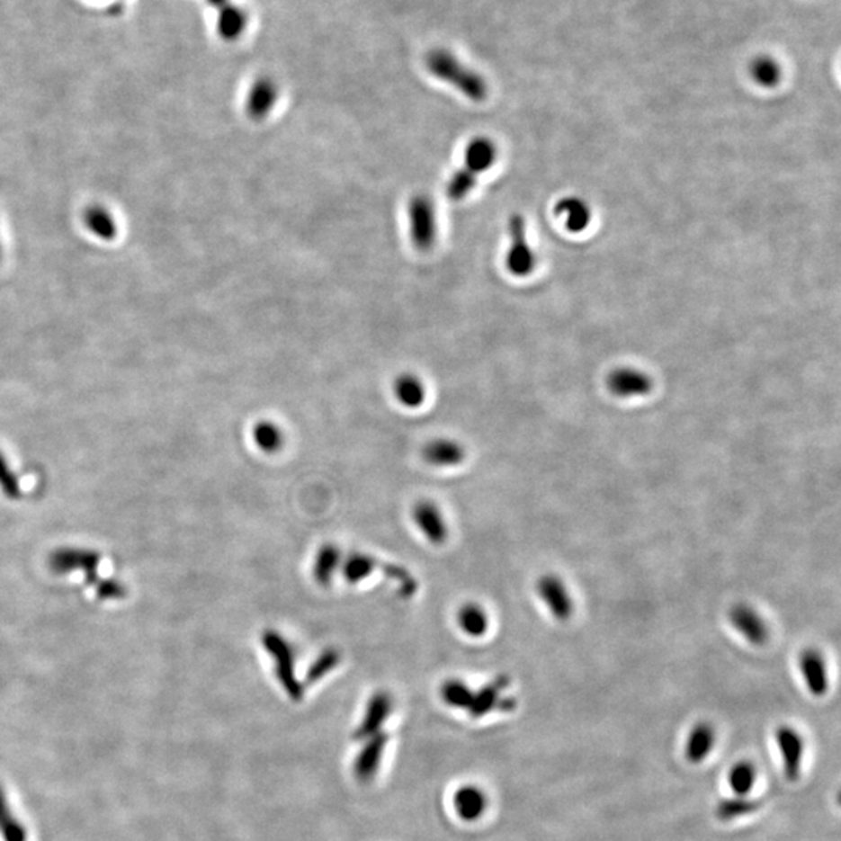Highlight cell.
I'll list each match as a JSON object with an SVG mask.
<instances>
[{
	"mask_svg": "<svg viewBox=\"0 0 841 841\" xmlns=\"http://www.w3.org/2000/svg\"><path fill=\"white\" fill-rule=\"evenodd\" d=\"M425 69L432 76L451 85L457 91L463 94L466 99L472 102H483L487 99L488 86L483 76L470 69V66L461 63L452 52L447 49H434L425 55Z\"/></svg>",
	"mask_w": 841,
	"mask_h": 841,
	"instance_id": "obj_1",
	"label": "cell"
},
{
	"mask_svg": "<svg viewBox=\"0 0 841 841\" xmlns=\"http://www.w3.org/2000/svg\"><path fill=\"white\" fill-rule=\"evenodd\" d=\"M262 645L270 653L274 662V670L278 675L279 683L282 684L285 692L298 700L301 698L302 687L295 675V651L291 642L274 630H267L262 634Z\"/></svg>",
	"mask_w": 841,
	"mask_h": 841,
	"instance_id": "obj_2",
	"label": "cell"
},
{
	"mask_svg": "<svg viewBox=\"0 0 841 841\" xmlns=\"http://www.w3.org/2000/svg\"><path fill=\"white\" fill-rule=\"evenodd\" d=\"M102 555L99 551L80 549V547H59L49 557V566L52 572L58 575L83 572L87 585L95 586L99 583V568Z\"/></svg>",
	"mask_w": 841,
	"mask_h": 841,
	"instance_id": "obj_3",
	"label": "cell"
},
{
	"mask_svg": "<svg viewBox=\"0 0 841 841\" xmlns=\"http://www.w3.org/2000/svg\"><path fill=\"white\" fill-rule=\"evenodd\" d=\"M408 221L413 246L421 253L434 248L436 242V210L432 198L418 193L408 203Z\"/></svg>",
	"mask_w": 841,
	"mask_h": 841,
	"instance_id": "obj_4",
	"label": "cell"
},
{
	"mask_svg": "<svg viewBox=\"0 0 841 841\" xmlns=\"http://www.w3.org/2000/svg\"><path fill=\"white\" fill-rule=\"evenodd\" d=\"M511 246L506 255V268L511 274L523 278L532 273L534 268V253L525 237V221L521 214L510 217Z\"/></svg>",
	"mask_w": 841,
	"mask_h": 841,
	"instance_id": "obj_5",
	"label": "cell"
},
{
	"mask_svg": "<svg viewBox=\"0 0 841 841\" xmlns=\"http://www.w3.org/2000/svg\"><path fill=\"white\" fill-rule=\"evenodd\" d=\"M536 592L546 604L547 610L550 611V614L557 621L564 622L570 619V615L574 613V602L559 577L553 574L542 575L536 583Z\"/></svg>",
	"mask_w": 841,
	"mask_h": 841,
	"instance_id": "obj_6",
	"label": "cell"
},
{
	"mask_svg": "<svg viewBox=\"0 0 841 841\" xmlns=\"http://www.w3.org/2000/svg\"><path fill=\"white\" fill-rule=\"evenodd\" d=\"M279 99L278 85L272 76H261L255 78L251 85L248 95H246V103L245 111L255 122L265 121Z\"/></svg>",
	"mask_w": 841,
	"mask_h": 841,
	"instance_id": "obj_7",
	"label": "cell"
},
{
	"mask_svg": "<svg viewBox=\"0 0 841 841\" xmlns=\"http://www.w3.org/2000/svg\"><path fill=\"white\" fill-rule=\"evenodd\" d=\"M774 740L781 753L783 774L785 778L793 783L800 778L801 764H802V756H804V740L795 728L787 725L776 728Z\"/></svg>",
	"mask_w": 841,
	"mask_h": 841,
	"instance_id": "obj_8",
	"label": "cell"
},
{
	"mask_svg": "<svg viewBox=\"0 0 841 841\" xmlns=\"http://www.w3.org/2000/svg\"><path fill=\"white\" fill-rule=\"evenodd\" d=\"M413 523H416L419 532L425 536V540L442 546L449 536L446 519L442 510L432 500H419L412 510Z\"/></svg>",
	"mask_w": 841,
	"mask_h": 841,
	"instance_id": "obj_9",
	"label": "cell"
},
{
	"mask_svg": "<svg viewBox=\"0 0 841 841\" xmlns=\"http://www.w3.org/2000/svg\"><path fill=\"white\" fill-rule=\"evenodd\" d=\"M217 13V33L225 41H236L248 27V13L232 0H206Z\"/></svg>",
	"mask_w": 841,
	"mask_h": 841,
	"instance_id": "obj_10",
	"label": "cell"
},
{
	"mask_svg": "<svg viewBox=\"0 0 841 841\" xmlns=\"http://www.w3.org/2000/svg\"><path fill=\"white\" fill-rule=\"evenodd\" d=\"M732 627L748 640L749 644L762 645L768 639V628L757 611L748 604H737L729 613Z\"/></svg>",
	"mask_w": 841,
	"mask_h": 841,
	"instance_id": "obj_11",
	"label": "cell"
},
{
	"mask_svg": "<svg viewBox=\"0 0 841 841\" xmlns=\"http://www.w3.org/2000/svg\"><path fill=\"white\" fill-rule=\"evenodd\" d=\"M651 379L645 372L622 368L611 372L608 378V389L611 393L619 398H634V396L649 395L651 391Z\"/></svg>",
	"mask_w": 841,
	"mask_h": 841,
	"instance_id": "obj_12",
	"label": "cell"
},
{
	"mask_svg": "<svg viewBox=\"0 0 841 841\" xmlns=\"http://www.w3.org/2000/svg\"><path fill=\"white\" fill-rule=\"evenodd\" d=\"M800 670L802 679L806 683L807 691L813 696H824L829 689L828 668L823 656L819 651L804 650L800 656Z\"/></svg>",
	"mask_w": 841,
	"mask_h": 841,
	"instance_id": "obj_13",
	"label": "cell"
},
{
	"mask_svg": "<svg viewBox=\"0 0 841 841\" xmlns=\"http://www.w3.org/2000/svg\"><path fill=\"white\" fill-rule=\"evenodd\" d=\"M496 157H497V148L493 140L488 139L485 136H477L474 139H470L464 148L461 168L477 178V174L487 172L488 168L496 163Z\"/></svg>",
	"mask_w": 841,
	"mask_h": 841,
	"instance_id": "obj_14",
	"label": "cell"
},
{
	"mask_svg": "<svg viewBox=\"0 0 841 841\" xmlns=\"http://www.w3.org/2000/svg\"><path fill=\"white\" fill-rule=\"evenodd\" d=\"M464 447L451 438H435L423 449V459L436 468H453L463 463Z\"/></svg>",
	"mask_w": 841,
	"mask_h": 841,
	"instance_id": "obj_15",
	"label": "cell"
},
{
	"mask_svg": "<svg viewBox=\"0 0 841 841\" xmlns=\"http://www.w3.org/2000/svg\"><path fill=\"white\" fill-rule=\"evenodd\" d=\"M82 220L87 231L100 240L111 242L119 234L114 215L111 214L110 210L102 204L87 206L86 210H83Z\"/></svg>",
	"mask_w": 841,
	"mask_h": 841,
	"instance_id": "obj_16",
	"label": "cell"
},
{
	"mask_svg": "<svg viewBox=\"0 0 841 841\" xmlns=\"http://www.w3.org/2000/svg\"><path fill=\"white\" fill-rule=\"evenodd\" d=\"M715 732L714 728L709 723H696L692 728L687 740H685L684 755L685 759L691 764H702L706 759L711 751L714 748Z\"/></svg>",
	"mask_w": 841,
	"mask_h": 841,
	"instance_id": "obj_17",
	"label": "cell"
},
{
	"mask_svg": "<svg viewBox=\"0 0 841 841\" xmlns=\"http://www.w3.org/2000/svg\"><path fill=\"white\" fill-rule=\"evenodd\" d=\"M342 551L334 544H325L315 553L312 574L319 586H329L336 572L342 568Z\"/></svg>",
	"mask_w": 841,
	"mask_h": 841,
	"instance_id": "obj_18",
	"label": "cell"
},
{
	"mask_svg": "<svg viewBox=\"0 0 841 841\" xmlns=\"http://www.w3.org/2000/svg\"><path fill=\"white\" fill-rule=\"evenodd\" d=\"M393 389L396 399L406 408H419L425 400V385L412 372H404L398 376Z\"/></svg>",
	"mask_w": 841,
	"mask_h": 841,
	"instance_id": "obj_19",
	"label": "cell"
},
{
	"mask_svg": "<svg viewBox=\"0 0 841 841\" xmlns=\"http://www.w3.org/2000/svg\"><path fill=\"white\" fill-rule=\"evenodd\" d=\"M453 804L457 809L460 819L466 821H476L482 817L487 809V796L482 790L474 785H466L457 792L453 798Z\"/></svg>",
	"mask_w": 841,
	"mask_h": 841,
	"instance_id": "obj_20",
	"label": "cell"
},
{
	"mask_svg": "<svg viewBox=\"0 0 841 841\" xmlns=\"http://www.w3.org/2000/svg\"><path fill=\"white\" fill-rule=\"evenodd\" d=\"M760 806H762L760 801L751 796H728L717 802L715 819H719L720 821H734V819H743L747 815L757 812Z\"/></svg>",
	"mask_w": 841,
	"mask_h": 841,
	"instance_id": "obj_21",
	"label": "cell"
},
{
	"mask_svg": "<svg viewBox=\"0 0 841 841\" xmlns=\"http://www.w3.org/2000/svg\"><path fill=\"white\" fill-rule=\"evenodd\" d=\"M457 622L460 630L470 638H482L489 628L487 611L477 604H463L457 614Z\"/></svg>",
	"mask_w": 841,
	"mask_h": 841,
	"instance_id": "obj_22",
	"label": "cell"
},
{
	"mask_svg": "<svg viewBox=\"0 0 841 841\" xmlns=\"http://www.w3.org/2000/svg\"><path fill=\"white\" fill-rule=\"evenodd\" d=\"M557 215H564L566 228L570 232H581L589 225L591 210L580 198H564L557 204Z\"/></svg>",
	"mask_w": 841,
	"mask_h": 841,
	"instance_id": "obj_23",
	"label": "cell"
},
{
	"mask_svg": "<svg viewBox=\"0 0 841 841\" xmlns=\"http://www.w3.org/2000/svg\"><path fill=\"white\" fill-rule=\"evenodd\" d=\"M376 568H378V561L371 555L354 551L343 559L340 568H342L344 580L348 581L349 585H359L362 581H365L376 570Z\"/></svg>",
	"mask_w": 841,
	"mask_h": 841,
	"instance_id": "obj_24",
	"label": "cell"
},
{
	"mask_svg": "<svg viewBox=\"0 0 841 841\" xmlns=\"http://www.w3.org/2000/svg\"><path fill=\"white\" fill-rule=\"evenodd\" d=\"M253 442L265 453H276L284 447V432L273 421H259L253 427Z\"/></svg>",
	"mask_w": 841,
	"mask_h": 841,
	"instance_id": "obj_25",
	"label": "cell"
},
{
	"mask_svg": "<svg viewBox=\"0 0 841 841\" xmlns=\"http://www.w3.org/2000/svg\"><path fill=\"white\" fill-rule=\"evenodd\" d=\"M389 712H391V700L387 693H378L372 696L368 702L365 719L360 725L357 736H366V734L378 731L379 726H382L383 721L389 719Z\"/></svg>",
	"mask_w": 841,
	"mask_h": 841,
	"instance_id": "obj_26",
	"label": "cell"
},
{
	"mask_svg": "<svg viewBox=\"0 0 841 841\" xmlns=\"http://www.w3.org/2000/svg\"><path fill=\"white\" fill-rule=\"evenodd\" d=\"M756 779L757 772L749 760H738L728 772V785L732 795L749 796L751 790L755 789Z\"/></svg>",
	"mask_w": 841,
	"mask_h": 841,
	"instance_id": "obj_27",
	"label": "cell"
},
{
	"mask_svg": "<svg viewBox=\"0 0 841 841\" xmlns=\"http://www.w3.org/2000/svg\"><path fill=\"white\" fill-rule=\"evenodd\" d=\"M0 836L4 841H27V830L10 807L5 790L0 785Z\"/></svg>",
	"mask_w": 841,
	"mask_h": 841,
	"instance_id": "obj_28",
	"label": "cell"
},
{
	"mask_svg": "<svg viewBox=\"0 0 841 841\" xmlns=\"http://www.w3.org/2000/svg\"><path fill=\"white\" fill-rule=\"evenodd\" d=\"M506 684H508L506 678L496 679L491 684L485 685L482 691H479V693H474L470 706V714L474 717H482L489 711L497 708L500 702V692L504 691Z\"/></svg>",
	"mask_w": 841,
	"mask_h": 841,
	"instance_id": "obj_29",
	"label": "cell"
},
{
	"mask_svg": "<svg viewBox=\"0 0 841 841\" xmlns=\"http://www.w3.org/2000/svg\"><path fill=\"white\" fill-rule=\"evenodd\" d=\"M443 700L457 709H470L474 692L460 679H449L442 687Z\"/></svg>",
	"mask_w": 841,
	"mask_h": 841,
	"instance_id": "obj_30",
	"label": "cell"
},
{
	"mask_svg": "<svg viewBox=\"0 0 841 841\" xmlns=\"http://www.w3.org/2000/svg\"><path fill=\"white\" fill-rule=\"evenodd\" d=\"M477 178L472 176L470 172L460 167L457 172H453L452 176L449 178L446 184L447 197L453 201H460L470 195V191L476 186Z\"/></svg>",
	"mask_w": 841,
	"mask_h": 841,
	"instance_id": "obj_31",
	"label": "cell"
},
{
	"mask_svg": "<svg viewBox=\"0 0 841 841\" xmlns=\"http://www.w3.org/2000/svg\"><path fill=\"white\" fill-rule=\"evenodd\" d=\"M0 489L6 499L18 500L22 497V487L19 477L12 470V464L8 461L4 452L0 451Z\"/></svg>",
	"mask_w": 841,
	"mask_h": 841,
	"instance_id": "obj_32",
	"label": "cell"
},
{
	"mask_svg": "<svg viewBox=\"0 0 841 841\" xmlns=\"http://www.w3.org/2000/svg\"><path fill=\"white\" fill-rule=\"evenodd\" d=\"M338 662H340V653H338V651L334 650V649L323 651V653L317 658V661L312 664L310 670H309V681L314 683V681H318L319 678H323L325 675L331 672L332 668H336Z\"/></svg>",
	"mask_w": 841,
	"mask_h": 841,
	"instance_id": "obj_33",
	"label": "cell"
},
{
	"mask_svg": "<svg viewBox=\"0 0 841 841\" xmlns=\"http://www.w3.org/2000/svg\"><path fill=\"white\" fill-rule=\"evenodd\" d=\"M779 76L781 72H779L778 66L773 63L772 59H757L753 64V76L759 85L774 86L778 83Z\"/></svg>",
	"mask_w": 841,
	"mask_h": 841,
	"instance_id": "obj_34",
	"label": "cell"
},
{
	"mask_svg": "<svg viewBox=\"0 0 841 841\" xmlns=\"http://www.w3.org/2000/svg\"><path fill=\"white\" fill-rule=\"evenodd\" d=\"M383 570H385V574L389 575L391 580L398 581L399 592L402 595L410 597V595H413L415 591L418 589L416 581H415L412 575L407 572L406 568H402L400 566H393V564H387V566L383 568Z\"/></svg>",
	"mask_w": 841,
	"mask_h": 841,
	"instance_id": "obj_35",
	"label": "cell"
},
{
	"mask_svg": "<svg viewBox=\"0 0 841 841\" xmlns=\"http://www.w3.org/2000/svg\"><path fill=\"white\" fill-rule=\"evenodd\" d=\"M94 587L100 600H121L127 597V587L116 578H100Z\"/></svg>",
	"mask_w": 841,
	"mask_h": 841,
	"instance_id": "obj_36",
	"label": "cell"
},
{
	"mask_svg": "<svg viewBox=\"0 0 841 841\" xmlns=\"http://www.w3.org/2000/svg\"><path fill=\"white\" fill-rule=\"evenodd\" d=\"M0 261H2V242H0Z\"/></svg>",
	"mask_w": 841,
	"mask_h": 841,
	"instance_id": "obj_37",
	"label": "cell"
}]
</instances>
